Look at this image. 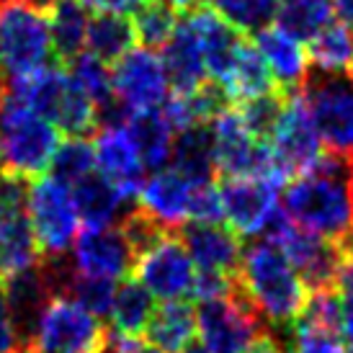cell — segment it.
Segmentation results:
<instances>
[{
  "mask_svg": "<svg viewBox=\"0 0 353 353\" xmlns=\"http://www.w3.org/2000/svg\"><path fill=\"white\" fill-rule=\"evenodd\" d=\"M281 212L304 232L341 245L353 237V196L351 165L333 155L323 163L292 178L281 196Z\"/></svg>",
  "mask_w": 353,
  "mask_h": 353,
  "instance_id": "1",
  "label": "cell"
},
{
  "mask_svg": "<svg viewBox=\"0 0 353 353\" xmlns=\"http://www.w3.org/2000/svg\"><path fill=\"white\" fill-rule=\"evenodd\" d=\"M235 284L255 314L276 330H292L310 299V289L294 265L271 240H258L243 250Z\"/></svg>",
  "mask_w": 353,
  "mask_h": 353,
  "instance_id": "2",
  "label": "cell"
},
{
  "mask_svg": "<svg viewBox=\"0 0 353 353\" xmlns=\"http://www.w3.org/2000/svg\"><path fill=\"white\" fill-rule=\"evenodd\" d=\"M59 132L50 119L37 114L10 93L0 101V173L23 181L47 176L59 148Z\"/></svg>",
  "mask_w": 353,
  "mask_h": 353,
  "instance_id": "3",
  "label": "cell"
},
{
  "mask_svg": "<svg viewBox=\"0 0 353 353\" xmlns=\"http://www.w3.org/2000/svg\"><path fill=\"white\" fill-rule=\"evenodd\" d=\"M327 155L353 165V78L310 68L299 90Z\"/></svg>",
  "mask_w": 353,
  "mask_h": 353,
  "instance_id": "4",
  "label": "cell"
},
{
  "mask_svg": "<svg viewBox=\"0 0 353 353\" xmlns=\"http://www.w3.org/2000/svg\"><path fill=\"white\" fill-rule=\"evenodd\" d=\"M111 333L101 317L65 294H52L34 327V353H103Z\"/></svg>",
  "mask_w": 353,
  "mask_h": 353,
  "instance_id": "5",
  "label": "cell"
},
{
  "mask_svg": "<svg viewBox=\"0 0 353 353\" xmlns=\"http://www.w3.org/2000/svg\"><path fill=\"white\" fill-rule=\"evenodd\" d=\"M29 219L41 261L68 258L80 235V216L72 191L62 181L41 176L29 183Z\"/></svg>",
  "mask_w": 353,
  "mask_h": 353,
  "instance_id": "6",
  "label": "cell"
},
{
  "mask_svg": "<svg viewBox=\"0 0 353 353\" xmlns=\"http://www.w3.org/2000/svg\"><path fill=\"white\" fill-rule=\"evenodd\" d=\"M214 132V163L222 178H265L286 183V176L276 163L271 145L253 137L237 108H227L212 121Z\"/></svg>",
  "mask_w": 353,
  "mask_h": 353,
  "instance_id": "7",
  "label": "cell"
},
{
  "mask_svg": "<svg viewBox=\"0 0 353 353\" xmlns=\"http://www.w3.org/2000/svg\"><path fill=\"white\" fill-rule=\"evenodd\" d=\"M52 57L50 21L26 3L0 8V72L6 80L29 75Z\"/></svg>",
  "mask_w": 353,
  "mask_h": 353,
  "instance_id": "8",
  "label": "cell"
},
{
  "mask_svg": "<svg viewBox=\"0 0 353 353\" xmlns=\"http://www.w3.org/2000/svg\"><path fill=\"white\" fill-rule=\"evenodd\" d=\"M39 263L29 219V183L0 173V286Z\"/></svg>",
  "mask_w": 353,
  "mask_h": 353,
  "instance_id": "9",
  "label": "cell"
},
{
  "mask_svg": "<svg viewBox=\"0 0 353 353\" xmlns=\"http://www.w3.org/2000/svg\"><path fill=\"white\" fill-rule=\"evenodd\" d=\"M196 335L209 353H243L263 338V320L255 314L240 289L201 302L196 312Z\"/></svg>",
  "mask_w": 353,
  "mask_h": 353,
  "instance_id": "10",
  "label": "cell"
},
{
  "mask_svg": "<svg viewBox=\"0 0 353 353\" xmlns=\"http://www.w3.org/2000/svg\"><path fill=\"white\" fill-rule=\"evenodd\" d=\"M196 276V265L176 232L157 237L134 261V279L163 302H181L186 296H194Z\"/></svg>",
  "mask_w": 353,
  "mask_h": 353,
  "instance_id": "11",
  "label": "cell"
},
{
  "mask_svg": "<svg viewBox=\"0 0 353 353\" xmlns=\"http://www.w3.org/2000/svg\"><path fill=\"white\" fill-rule=\"evenodd\" d=\"M263 240H271L274 245L281 248V253L294 265L310 294L320 289H333L335 271H338V245L299 230L286 219L284 212H279V216L271 222Z\"/></svg>",
  "mask_w": 353,
  "mask_h": 353,
  "instance_id": "12",
  "label": "cell"
},
{
  "mask_svg": "<svg viewBox=\"0 0 353 353\" xmlns=\"http://www.w3.org/2000/svg\"><path fill=\"white\" fill-rule=\"evenodd\" d=\"M268 145H271V152H274L286 181L314 170L327 155L320 137H317V129H314V121L307 111V103L299 93L286 99V106L281 111V119H279Z\"/></svg>",
  "mask_w": 353,
  "mask_h": 353,
  "instance_id": "13",
  "label": "cell"
},
{
  "mask_svg": "<svg viewBox=\"0 0 353 353\" xmlns=\"http://www.w3.org/2000/svg\"><path fill=\"white\" fill-rule=\"evenodd\" d=\"M281 183L265 178H222V219L240 237L265 235L281 206H279Z\"/></svg>",
  "mask_w": 353,
  "mask_h": 353,
  "instance_id": "14",
  "label": "cell"
},
{
  "mask_svg": "<svg viewBox=\"0 0 353 353\" xmlns=\"http://www.w3.org/2000/svg\"><path fill=\"white\" fill-rule=\"evenodd\" d=\"M134 248L129 245L121 225L114 227H85L70 250L68 263L78 276L121 281L134 271Z\"/></svg>",
  "mask_w": 353,
  "mask_h": 353,
  "instance_id": "15",
  "label": "cell"
},
{
  "mask_svg": "<svg viewBox=\"0 0 353 353\" xmlns=\"http://www.w3.org/2000/svg\"><path fill=\"white\" fill-rule=\"evenodd\" d=\"M111 83H114V96L132 114L150 111V108L165 103L168 88H170L163 59L145 47H134L119 62H114Z\"/></svg>",
  "mask_w": 353,
  "mask_h": 353,
  "instance_id": "16",
  "label": "cell"
},
{
  "mask_svg": "<svg viewBox=\"0 0 353 353\" xmlns=\"http://www.w3.org/2000/svg\"><path fill=\"white\" fill-rule=\"evenodd\" d=\"M186 19L199 39L206 75L219 85H225V80L230 78L232 65H235L237 50L248 37L240 34L232 23H227L219 13H214L204 3H196L191 10H186Z\"/></svg>",
  "mask_w": 353,
  "mask_h": 353,
  "instance_id": "17",
  "label": "cell"
},
{
  "mask_svg": "<svg viewBox=\"0 0 353 353\" xmlns=\"http://www.w3.org/2000/svg\"><path fill=\"white\" fill-rule=\"evenodd\" d=\"M181 240L199 274L222 276V279L237 276V268L243 261V243H240V235L227 225L191 222L181 230Z\"/></svg>",
  "mask_w": 353,
  "mask_h": 353,
  "instance_id": "18",
  "label": "cell"
},
{
  "mask_svg": "<svg viewBox=\"0 0 353 353\" xmlns=\"http://www.w3.org/2000/svg\"><path fill=\"white\" fill-rule=\"evenodd\" d=\"M194 186L196 183L186 181L173 168L157 170L139 188V212L148 214L152 222H157L168 232H178L191 222Z\"/></svg>",
  "mask_w": 353,
  "mask_h": 353,
  "instance_id": "19",
  "label": "cell"
},
{
  "mask_svg": "<svg viewBox=\"0 0 353 353\" xmlns=\"http://www.w3.org/2000/svg\"><path fill=\"white\" fill-rule=\"evenodd\" d=\"M93 152H96V168L101 176L121 188L129 199L137 196L142 183L148 181V170L139 160V152L129 137L127 127L99 129Z\"/></svg>",
  "mask_w": 353,
  "mask_h": 353,
  "instance_id": "20",
  "label": "cell"
},
{
  "mask_svg": "<svg viewBox=\"0 0 353 353\" xmlns=\"http://www.w3.org/2000/svg\"><path fill=\"white\" fill-rule=\"evenodd\" d=\"M253 44L263 54L265 65L271 70V78L276 83V90L284 96H294L304 85V80L310 75V54L304 50V41L294 39L292 34H286L279 26L255 34Z\"/></svg>",
  "mask_w": 353,
  "mask_h": 353,
  "instance_id": "21",
  "label": "cell"
},
{
  "mask_svg": "<svg viewBox=\"0 0 353 353\" xmlns=\"http://www.w3.org/2000/svg\"><path fill=\"white\" fill-rule=\"evenodd\" d=\"M163 68L168 72V83L176 96H188L206 83L204 57L199 50V39L188 19H178L173 37L163 47Z\"/></svg>",
  "mask_w": 353,
  "mask_h": 353,
  "instance_id": "22",
  "label": "cell"
},
{
  "mask_svg": "<svg viewBox=\"0 0 353 353\" xmlns=\"http://www.w3.org/2000/svg\"><path fill=\"white\" fill-rule=\"evenodd\" d=\"M70 191L83 227H114L129 214V196L99 170L78 181Z\"/></svg>",
  "mask_w": 353,
  "mask_h": 353,
  "instance_id": "23",
  "label": "cell"
},
{
  "mask_svg": "<svg viewBox=\"0 0 353 353\" xmlns=\"http://www.w3.org/2000/svg\"><path fill=\"white\" fill-rule=\"evenodd\" d=\"M170 168L191 183H214V132L212 124L183 129L173 139Z\"/></svg>",
  "mask_w": 353,
  "mask_h": 353,
  "instance_id": "24",
  "label": "cell"
},
{
  "mask_svg": "<svg viewBox=\"0 0 353 353\" xmlns=\"http://www.w3.org/2000/svg\"><path fill=\"white\" fill-rule=\"evenodd\" d=\"M127 132L137 148L145 170L157 173V170H165V165H170L176 132L168 124L165 114L160 108L134 111L127 121Z\"/></svg>",
  "mask_w": 353,
  "mask_h": 353,
  "instance_id": "25",
  "label": "cell"
},
{
  "mask_svg": "<svg viewBox=\"0 0 353 353\" xmlns=\"http://www.w3.org/2000/svg\"><path fill=\"white\" fill-rule=\"evenodd\" d=\"M148 343L155 345L163 353H181L191 348L196 338V310L181 299V302H163L155 307L152 320H150Z\"/></svg>",
  "mask_w": 353,
  "mask_h": 353,
  "instance_id": "26",
  "label": "cell"
},
{
  "mask_svg": "<svg viewBox=\"0 0 353 353\" xmlns=\"http://www.w3.org/2000/svg\"><path fill=\"white\" fill-rule=\"evenodd\" d=\"M47 21H50L52 57L57 59V65H70L78 54H83L90 8L83 0H59L47 13Z\"/></svg>",
  "mask_w": 353,
  "mask_h": 353,
  "instance_id": "27",
  "label": "cell"
},
{
  "mask_svg": "<svg viewBox=\"0 0 353 353\" xmlns=\"http://www.w3.org/2000/svg\"><path fill=\"white\" fill-rule=\"evenodd\" d=\"M152 312H155V296L150 294L137 279H124L117 286L114 304H111V312H108L114 335L139 338L148 330Z\"/></svg>",
  "mask_w": 353,
  "mask_h": 353,
  "instance_id": "28",
  "label": "cell"
},
{
  "mask_svg": "<svg viewBox=\"0 0 353 353\" xmlns=\"http://www.w3.org/2000/svg\"><path fill=\"white\" fill-rule=\"evenodd\" d=\"M225 90L230 101H237V103L258 99V96H265V93H274L276 90L271 70L265 65L263 54L253 44V39H245L240 44L232 72L225 80Z\"/></svg>",
  "mask_w": 353,
  "mask_h": 353,
  "instance_id": "29",
  "label": "cell"
},
{
  "mask_svg": "<svg viewBox=\"0 0 353 353\" xmlns=\"http://www.w3.org/2000/svg\"><path fill=\"white\" fill-rule=\"evenodd\" d=\"M134 26L132 19L119 13H93L88 21V37L85 47L88 54L99 57L106 65H114L124 57L129 50H134Z\"/></svg>",
  "mask_w": 353,
  "mask_h": 353,
  "instance_id": "30",
  "label": "cell"
},
{
  "mask_svg": "<svg viewBox=\"0 0 353 353\" xmlns=\"http://www.w3.org/2000/svg\"><path fill=\"white\" fill-rule=\"evenodd\" d=\"M310 65L323 72H348L353 68V31L338 21H330L310 41Z\"/></svg>",
  "mask_w": 353,
  "mask_h": 353,
  "instance_id": "31",
  "label": "cell"
},
{
  "mask_svg": "<svg viewBox=\"0 0 353 353\" xmlns=\"http://www.w3.org/2000/svg\"><path fill=\"white\" fill-rule=\"evenodd\" d=\"M333 19V0H281L279 29L299 41H312Z\"/></svg>",
  "mask_w": 353,
  "mask_h": 353,
  "instance_id": "32",
  "label": "cell"
},
{
  "mask_svg": "<svg viewBox=\"0 0 353 353\" xmlns=\"http://www.w3.org/2000/svg\"><path fill=\"white\" fill-rule=\"evenodd\" d=\"M201 3L219 13L245 37L268 29L281 8V0H201Z\"/></svg>",
  "mask_w": 353,
  "mask_h": 353,
  "instance_id": "33",
  "label": "cell"
},
{
  "mask_svg": "<svg viewBox=\"0 0 353 353\" xmlns=\"http://www.w3.org/2000/svg\"><path fill=\"white\" fill-rule=\"evenodd\" d=\"M176 23H178V10L165 6V3H157V0H145L134 10V19H132L139 47L152 52L165 47L168 39L176 31Z\"/></svg>",
  "mask_w": 353,
  "mask_h": 353,
  "instance_id": "34",
  "label": "cell"
},
{
  "mask_svg": "<svg viewBox=\"0 0 353 353\" xmlns=\"http://www.w3.org/2000/svg\"><path fill=\"white\" fill-rule=\"evenodd\" d=\"M65 68H68L72 83L93 101L96 111H101V108L108 106L111 101L117 99V96H114V83H111V70H108L106 62H101L99 57L83 52V54H78V57L72 59L70 65H65Z\"/></svg>",
  "mask_w": 353,
  "mask_h": 353,
  "instance_id": "35",
  "label": "cell"
},
{
  "mask_svg": "<svg viewBox=\"0 0 353 353\" xmlns=\"http://www.w3.org/2000/svg\"><path fill=\"white\" fill-rule=\"evenodd\" d=\"M90 173H96V152L88 139L68 137L65 142H59L57 152L52 157L50 176L72 188Z\"/></svg>",
  "mask_w": 353,
  "mask_h": 353,
  "instance_id": "36",
  "label": "cell"
},
{
  "mask_svg": "<svg viewBox=\"0 0 353 353\" xmlns=\"http://www.w3.org/2000/svg\"><path fill=\"white\" fill-rule=\"evenodd\" d=\"M286 99H289V96L274 90V93H265V96H258V99L243 101V103L237 106V114H240L243 124H245L248 132H250L253 137L268 142L271 134H274L276 124H279V119H281Z\"/></svg>",
  "mask_w": 353,
  "mask_h": 353,
  "instance_id": "37",
  "label": "cell"
},
{
  "mask_svg": "<svg viewBox=\"0 0 353 353\" xmlns=\"http://www.w3.org/2000/svg\"><path fill=\"white\" fill-rule=\"evenodd\" d=\"M289 353H345L338 335L312 333V330H299L292 327V343Z\"/></svg>",
  "mask_w": 353,
  "mask_h": 353,
  "instance_id": "38",
  "label": "cell"
},
{
  "mask_svg": "<svg viewBox=\"0 0 353 353\" xmlns=\"http://www.w3.org/2000/svg\"><path fill=\"white\" fill-rule=\"evenodd\" d=\"M0 353H34L29 345L23 343L19 327L13 323V314H10L3 286H0Z\"/></svg>",
  "mask_w": 353,
  "mask_h": 353,
  "instance_id": "39",
  "label": "cell"
},
{
  "mask_svg": "<svg viewBox=\"0 0 353 353\" xmlns=\"http://www.w3.org/2000/svg\"><path fill=\"white\" fill-rule=\"evenodd\" d=\"M333 289L338 294L353 296V237L338 245V271H335Z\"/></svg>",
  "mask_w": 353,
  "mask_h": 353,
  "instance_id": "40",
  "label": "cell"
},
{
  "mask_svg": "<svg viewBox=\"0 0 353 353\" xmlns=\"http://www.w3.org/2000/svg\"><path fill=\"white\" fill-rule=\"evenodd\" d=\"M103 353H163V351H157L155 345L145 343V341H139V338H127V335L111 333Z\"/></svg>",
  "mask_w": 353,
  "mask_h": 353,
  "instance_id": "41",
  "label": "cell"
},
{
  "mask_svg": "<svg viewBox=\"0 0 353 353\" xmlns=\"http://www.w3.org/2000/svg\"><path fill=\"white\" fill-rule=\"evenodd\" d=\"M90 10L96 13H119V16H127L145 3V0H83Z\"/></svg>",
  "mask_w": 353,
  "mask_h": 353,
  "instance_id": "42",
  "label": "cell"
},
{
  "mask_svg": "<svg viewBox=\"0 0 353 353\" xmlns=\"http://www.w3.org/2000/svg\"><path fill=\"white\" fill-rule=\"evenodd\" d=\"M338 341L345 353H353V296H345L341 304V325H338Z\"/></svg>",
  "mask_w": 353,
  "mask_h": 353,
  "instance_id": "43",
  "label": "cell"
},
{
  "mask_svg": "<svg viewBox=\"0 0 353 353\" xmlns=\"http://www.w3.org/2000/svg\"><path fill=\"white\" fill-rule=\"evenodd\" d=\"M243 353H284V348H281V343L276 341L274 335H263V338H258L250 348H245Z\"/></svg>",
  "mask_w": 353,
  "mask_h": 353,
  "instance_id": "44",
  "label": "cell"
},
{
  "mask_svg": "<svg viewBox=\"0 0 353 353\" xmlns=\"http://www.w3.org/2000/svg\"><path fill=\"white\" fill-rule=\"evenodd\" d=\"M333 16H338V23L353 31V0H333Z\"/></svg>",
  "mask_w": 353,
  "mask_h": 353,
  "instance_id": "45",
  "label": "cell"
},
{
  "mask_svg": "<svg viewBox=\"0 0 353 353\" xmlns=\"http://www.w3.org/2000/svg\"><path fill=\"white\" fill-rule=\"evenodd\" d=\"M23 3H26L29 8L39 10V13H44V16H47V13H50L54 6H57L59 0H23Z\"/></svg>",
  "mask_w": 353,
  "mask_h": 353,
  "instance_id": "46",
  "label": "cell"
},
{
  "mask_svg": "<svg viewBox=\"0 0 353 353\" xmlns=\"http://www.w3.org/2000/svg\"><path fill=\"white\" fill-rule=\"evenodd\" d=\"M157 3H165V6H170V8L176 10H191L199 0H157Z\"/></svg>",
  "mask_w": 353,
  "mask_h": 353,
  "instance_id": "47",
  "label": "cell"
},
{
  "mask_svg": "<svg viewBox=\"0 0 353 353\" xmlns=\"http://www.w3.org/2000/svg\"><path fill=\"white\" fill-rule=\"evenodd\" d=\"M6 96V78H3V72H0V101Z\"/></svg>",
  "mask_w": 353,
  "mask_h": 353,
  "instance_id": "48",
  "label": "cell"
},
{
  "mask_svg": "<svg viewBox=\"0 0 353 353\" xmlns=\"http://www.w3.org/2000/svg\"><path fill=\"white\" fill-rule=\"evenodd\" d=\"M181 353H209V351H204L201 345H199V348H194V345H191V348H186V351H181Z\"/></svg>",
  "mask_w": 353,
  "mask_h": 353,
  "instance_id": "49",
  "label": "cell"
},
{
  "mask_svg": "<svg viewBox=\"0 0 353 353\" xmlns=\"http://www.w3.org/2000/svg\"><path fill=\"white\" fill-rule=\"evenodd\" d=\"M16 0H0V8H6V6H13Z\"/></svg>",
  "mask_w": 353,
  "mask_h": 353,
  "instance_id": "50",
  "label": "cell"
},
{
  "mask_svg": "<svg viewBox=\"0 0 353 353\" xmlns=\"http://www.w3.org/2000/svg\"><path fill=\"white\" fill-rule=\"evenodd\" d=\"M351 196H353V165H351Z\"/></svg>",
  "mask_w": 353,
  "mask_h": 353,
  "instance_id": "51",
  "label": "cell"
}]
</instances>
